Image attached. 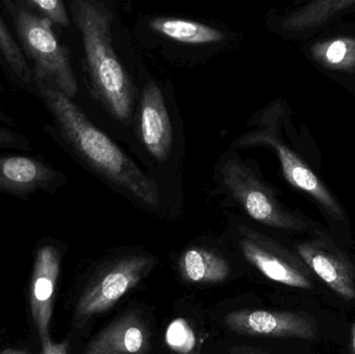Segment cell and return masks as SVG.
<instances>
[{
  "label": "cell",
  "instance_id": "obj_1",
  "mask_svg": "<svg viewBox=\"0 0 355 354\" xmlns=\"http://www.w3.org/2000/svg\"><path fill=\"white\" fill-rule=\"evenodd\" d=\"M35 97L51 118L49 124L44 123V131L87 168L146 205L156 207L159 203L156 183L97 128L72 99L45 81L35 79Z\"/></svg>",
  "mask_w": 355,
  "mask_h": 354
},
{
  "label": "cell",
  "instance_id": "obj_2",
  "mask_svg": "<svg viewBox=\"0 0 355 354\" xmlns=\"http://www.w3.org/2000/svg\"><path fill=\"white\" fill-rule=\"evenodd\" d=\"M70 10L83 39L92 91L114 118L126 123L132 112L133 89L114 52V17L95 0H74Z\"/></svg>",
  "mask_w": 355,
  "mask_h": 354
},
{
  "label": "cell",
  "instance_id": "obj_3",
  "mask_svg": "<svg viewBox=\"0 0 355 354\" xmlns=\"http://www.w3.org/2000/svg\"><path fill=\"white\" fill-rule=\"evenodd\" d=\"M0 10L14 29L35 78L74 99L78 83L68 49L60 43L53 25L28 8L24 0H0Z\"/></svg>",
  "mask_w": 355,
  "mask_h": 354
},
{
  "label": "cell",
  "instance_id": "obj_4",
  "mask_svg": "<svg viewBox=\"0 0 355 354\" xmlns=\"http://www.w3.org/2000/svg\"><path fill=\"white\" fill-rule=\"evenodd\" d=\"M154 263L153 258L135 255L106 266L81 293L75 310L76 322L83 324L114 308L149 274Z\"/></svg>",
  "mask_w": 355,
  "mask_h": 354
},
{
  "label": "cell",
  "instance_id": "obj_5",
  "mask_svg": "<svg viewBox=\"0 0 355 354\" xmlns=\"http://www.w3.org/2000/svg\"><path fill=\"white\" fill-rule=\"evenodd\" d=\"M220 175L223 186L252 220L275 228H297L295 220L279 208L270 191L239 158L225 160Z\"/></svg>",
  "mask_w": 355,
  "mask_h": 354
},
{
  "label": "cell",
  "instance_id": "obj_6",
  "mask_svg": "<svg viewBox=\"0 0 355 354\" xmlns=\"http://www.w3.org/2000/svg\"><path fill=\"white\" fill-rule=\"evenodd\" d=\"M67 182L64 172L42 158L0 154V193L27 201L40 193L54 195Z\"/></svg>",
  "mask_w": 355,
  "mask_h": 354
},
{
  "label": "cell",
  "instance_id": "obj_7",
  "mask_svg": "<svg viewBox=\"0 0 355 354\" xmlns=\"http://www.w3.org/2000/svg\"><path fill=\"white\" fill-rule=\"evenodd\" d=\"M60 262L62 254L60 249L49 241L42 240L35 253L29 290V305L33 326L41 341L50 338V322L53 313Z\"/></svg>",
  "mask_w": 355,
  "mask_h": 354
},
{
  "label": "cell",
  "instance_id": "obj_8",
  "mask_svg": "<svg viewBox=\"0 0 355 354\" xmlns=\"http://www.w3.org/2000/svg\"><path fill=\"white\" fill-rule=\"evenodd\" d=\"M225 324L227 330L243 336L311 340L317 334L312 321L288 312L240 310L227 314Z\"/></svg>",
  "mask_w": 355,
  "mask_h": 354
},
{
  "label": "cell",
  "instance_id": "obj_9",
  "mask_svg": "<svg viewBox=\"0 0 355 354\" xmlns=\"http://www.w3.org/2000/svg\"><path fill=\"white\" fill-rule=\"evenodd\" d=\"M235 145L238 147H248L254 145H271L279 155L284 175L288 182L293 186L310 193L324 205L331 213L341 216V209L336 203L331 195L327 193L322 183L317 178L316 175L285 145L277 141L275 137L267 134L265 131H254L240 137Z\"/></svg>",
  "mask_w": 355,
  "mask_h": 354
},
{
  "label": "cell",
  "instance_id": "obj_10",
  "mask_svg": "<svg viewBox=\"0 0 355 354\" xmlns=\"http://www.w3.org/2000/svg\"><path fill=\"white\" fill-rule=\"evenodd\" d=\"M139 131L146 149L155 159H168L173 148V129L164 95L155 82H149L141 94Z\"/></svg>",
  "mask_w": 355,
  "mask_h": 354
},
{
  "label": "cell",
  "instance_id": "obj_11",
  "mask_svg": "<svg viewBox=\"0 0 355 354\" xmlns=\"http://www.w3.org/2000/svg\"><path fill=\"white\" fill-rule=\"evenodd\" d=\"M149 346L145 322L135 312L108 324L87 345L83 354H144Z\"/></svg>",
  "mask_w": 355,
  "mask_h": 354
},
{
  "label": "cell",
  "instance_id": "obj_12",
  "mask_svg": "<svg viewBox=\"0 0 355 354\" xmlns=\"http://www.w3.org/2000/svg\"><path fill=\"white\" fill-rule=\"evenodd\" d=\"M297 251L306 265L331 290L346 301H355L354 272L345 258L315 242L298 245Z\"/></svg>",
  "mask_w": 355,
  "mask_h": 354
},
{
  "label": "cell",
  "instance_id": "obj_13",
  "mask_svg": "<svg viewBox=\"0 0 355 354\" xmlns=\"http://www.w3.org/2000/svg\"><path fill=\"white\" fill-rule=\"evenodd\" d=\"M240 247L248 261L269 280L293 288L312 289L310 280L298 268L267 251L257 241L243 239Z\"/></svg>",
  "mask_w": 355,
  "mask_h": 354
},
{
  "label": "cell",
  "instance_id": "obj_14",
  "mask_svg": "<svg viewBox=\"0 0 355 354\" xmlns=\"http://www.w3.org/2000/svg\"><path fill=\"white\" fill-rule=\"evenodd\" d=\"M0 67L8 80L31 95H37L33 68L6 18L0 14Z\"/></svg>",
  "mask_w": 355,
  "mask_h": 354
},
{
  "label": "cell",
  "instance_id": "obj_15",
  "mask_svg": "<svg viewBox=\"0 0 355 354\" xmlns=\"http://www.w3.org/2000/svg\"><path fill=\"white\" fill-rule=\"evenodd\" d=\"M184 280L196 284H216L231 274L229 263L221 256L202 247L187 249L180 261Z\"/></svg>",
  "mask_w": 355,
  "mask_h": 354
},
{
  "label": "cell",
  "instance_id": "obj_16",
  "mask_svg": "<svg viewBox=\"0 0 355 354\" xmlns=\"http://www.w3.org/2000/svg\"><path fill=\"white\" fill-rule=\"evenodd\" d=\"M150 28L168 39L191 45L218 43L225 35L218 29L185 19L158 17L150 21Z\"/></svg>",
  "mask_w": 355,
  "mask_h": 354
},
{
  "label": "cell",
  "instance_id": "obj_17",
  "mask_svg": "<svg viewBox=\"0 0 355 354\" xmlns=\"http://www.w3.org/2000/svg\"><path fill=\"white\" fill-rule=\"evenodd\" d=\"M311 53L317 62L335 70L352 71L355 68V39L340 37L316 44Z\"/></svg>",
  "mask_w": 355,
  "mask_h": 354
},
{
  "label": "cell",
  "instance_id": "obj_18",
  "mask_svg": "<svg viewBox=\"0 0 355 354\" xmlns=\"http://www.w3.org/2000/svg\"><path fill=\"white\" fill-rule=\"evenodd\" d=\"M355 1H324L317 2L306 10L293 15L284 22V27L287 29H302L316 23L322 22L331 14L342 10V8L354 4Z\"/></svg>",
  "mask_w": 355,
  "mask_h": 354
},
{
  "label": "cell",
  "instance_id": "obj_19",
  "mask_svg": "<svg viewBox=\"0 0 355 354\" xmlns=\"http://www.w3.org/2000/svg\"><path fill=\"white\" fill-rule=\"evenodd\" d=\"M33 147V141L19 129L16 121L0 108V150L27 152Z\"/></svg>",
  "mask_w": 355,
  "mask_h": 354
},
{
  "label": "cell",
  "instance_id": "obj_20",
  "mask_svg": "<svg viewBox=\"0 0 355 354\" xmlns=\"http://www.w3.org/2000/svg\"><path fill=\"white\" fill-rule=\"evenodd\" d=\"M166 340L173 351L188 353L194 348L196 336L189 324L184 319H176L168 326Z\"/></svg>",
  "mask_w": 355,
  "mask_h": 354
},
{
  "label": "cell",
  "instance_id": "obj_21",
  "mask_svg": "<svg viewBox=\"0 0 355 354\" xmlns=\"http://www.w3.org/2000/svg\"><path fill=\"white\" fill-rule=\"evenodd\" d=\"M25 4L52 25L70 26V18L64 3L60 0H24Z\"/></svg>",
  "mask_w": 355,
  "mask_h": 354
},
{
  "label": "cell",
  "instance_id": "obj_22",
  "mask_svg": "<svg viewBox=\"0 0 355 354\" xmlns=\"http://www.w3.org/2000/svg\"><path fill=\"white\" fill-rule=\"evenodd\" d=\"M42 354H69L68 342L54 343L51 339H46L42 341Z\"/></svg>",
  "mask_w": 355,
  "mask_h": 354
},
{
  "label": "cell",
  "instance_id": "obj_23",
  "mask_svg": "<svg viewBox=\"0 0 355 354\" xmlns=\"http://www.w3.org/2000/svg\"><path fill=\"white\" fill-rule=\"evenodd\" d=\"M0 354H31L27 351H24V349H16V348H10L6 349V351H1Z\"/></svg>",
  "mask_w": 355,
  "mask_h": 354
},
{
  "label": "cell",
  "instance_id": "obj_24",
  "mask_svg": "<svg viewBox=\"0 0 355 354\" xmlns=\"http://www.w3.org/2000/svg\"><path fill=\"white\" fill-rule=\"evenodd\" d=\"M352 346H354V353H355V324H352Z\"/></svg>",
  "mask_w": 355,
  "mask_h": 354
}]
</instances>
